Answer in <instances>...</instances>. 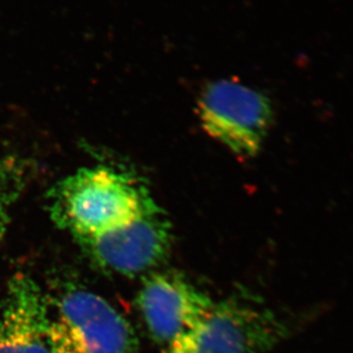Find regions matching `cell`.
Returning a JSON list of instances; mask_svg holds the SVG:
<instances>
[{"mask_svg":"<svg viewBox=\"0 0 353 353\" xmlns=\"http://www.w3.org/2000/svg\"><path fill=\"white\" fill-rule=\"evenodd\" d=\"M157 203L138 178L114 168H82L50 190L48 212L55 225L88 236L128 224Z\"/></svg>","mask_w":353,"mask_h":353,"instance_id":"cell-1","label":"cell"},{"mask_svg":"<svg viewBox=\"0 0 353 353\" xmlns=\"http://www.w3.org/2000/svg\"><path fill=\"white\" fill-rule=\"evenodd\" d=\"M292 334L288 321L252 295L239 292L216 302L164 353H270Z\"/></svg>","mask_w":353,"mask_h":353,"instance_id":"cell-2","label":"cell"},{"mask_svg":"<svg viewBox=\"0 0 353 353\" xmlns=\"http://www.w3.org/2000/svg\"><path fill=\"white\" fill-rule=\"evenodd\" d=\"M48 292L54 353H139L131 323L110 303L79 283Z\"/></svg>","mask_w":353,"mask_h":353,"instance_id":"cell-3","label":"cell"},{"mask_svg":"<svg viewBox=\"0 0 353 353\" xmlns=\"http://www.w3.org/2000/svg\"><path fill=\"white\" fill-rule=\"evenodd\" d=\"M197 110L204 131L242 160L261 153L274 124L271 99L256 88L230 79L208 83Z\"/></svg>","mask_w":353,"mask_h":353,"instance_id":"cell-4","label":"cell"},{"mask_svg":"<svg viewBox=\"0 0 353 353\" xmlns=\"http://www.w3.org/2000/svg\"><path fill=\"white\" fill-rule=\"evenodd\" d=\"M74 240L102 271L134 276L167 259L174 235L167 214L155 203L121 228Z\"/></svg>","mask_w":353,"mask_h":353,"instance_id":"cell-5","label":"cell"},{"mask_svg":"<svg viewBox=\"0 0 353 353\" xmlns=\"http://www.w3.org/2000/svg\"><path fill=\"white\" fill-rule=\"evenodd\" d=\"M214 303L210 296L174 272L150 275L137 297L150 339L164 349L195 326Z\"/></svg>","mask_w":353,"mask_h":353,"instance_id":"cell-6","label":"cell"},{"mask_svg":"<svg viewBox=\"0 0 353 353\" xmlns=\"http://www.w3.org/2000/svg\"><path fill=\"white\" fill-rule=\"evenodd\" d=\"M0 353H54L48 292L26 273L12 276L0 299Z\"/></svg>","mask_w":353,"mask_h":353,"instance_id":"cell-7","label":"cell"},{"mask_svg":"<svg viewBox=\"0 0 353 353\" xmlns=\"http://www.w3.org/2000/svg\"><path fill=\"white\" fill-rule=\"evenodd\" d=\"M29 162L20 157L0 159V241L10 225V212L30 178Z\"/></svg>","mask_w":353,"mask_h":353,"instance_id":"cell-8","label":"cell"}]
</instances>
